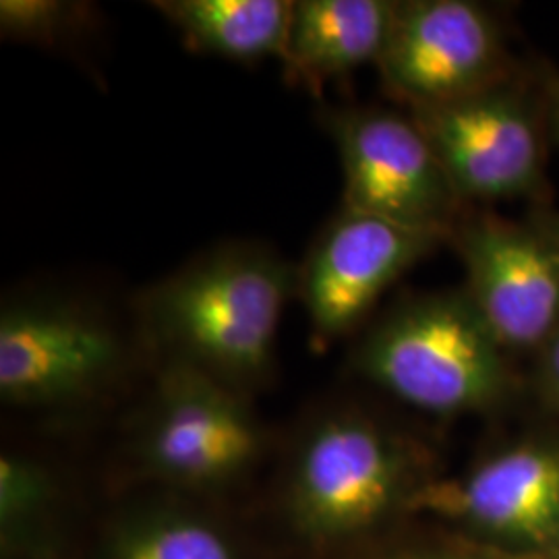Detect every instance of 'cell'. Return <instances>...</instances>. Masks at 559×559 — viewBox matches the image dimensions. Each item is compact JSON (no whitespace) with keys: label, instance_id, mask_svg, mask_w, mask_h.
Instances as JSON below:
<instances>
[{"label":"cell","instance_id":"12","mask_svg":"<svg viewBox=\"0 0 559 559\" xmlns=\"http://www.w3.org/2000/svg\"><path fill=\"white\" fill-rule=\"evenodd\" d=\"M399 0H295L282 69L288 83L320 92L328 81L378 64Z\"/></svg>","mask_w":559,"mask_h":559},{"label":"cell","instance_id":"15","mask_svg":"<svg viewBox=\"0 0 559 559\" xmlns=\"http://www.w3.org/2000/svg\"><path fill=\"white\" fill-rule=\"evenodd\" d=\"M119 559H230V551L210 528L177 522L135 537Z\"/></svg>","mask_w":559,"mask_h":559},{"label":"cell","instance_id":"6","mask_svg":"<svg viewBox=\"0 0 559 559\" xmlns=\"http://www.w3.org/2000/svg\"><path fill=\"white\" fill-rule=\"evenodd\" d=\"M464 290L510 355L537 357L559 332V255L531 222L471 207L450 242Z\"/></svg>","mask_w":559,"mask_h":559},{"label":"cell","instance_id":"9","mask_svg":"<svg viewBox=\"0 0 559 559\" xmlns=\"http://www.w3.org/2000/svg\"><path fill=\"white\" fill-rule=\"evenodd\" d=\"M417 456L376 420H321L300 448L295 496L307 522L328 535L357 533L406 493Z\"/></svg>","mask_w":559,"mask_h":559},{"label":"cell","instance_id":"18","mask_svg":"<svg viewBox=\"0 0 559 559\" xmlns=\"http://www.w3.org/2000/svg\"><path fill=\"white\" fill-rule=\"evenodd\" d=\"M528 222L539 230L540 235L547 239V242L556 249L559 255V212L551 210L549 205L543 207H533Z\"/></svg>","mask_w":559,"mask_h":559},{"label":"cell","instance_id":"2","mask_svg":"<svg viewBox=\"0 0 559 559\" xmlns=\"http://www.w3.org/2000/svg\"><path fill=\"white\" fill-rule=\"evenodd\" d=\"M365 378L423 413H485L514 392L512 357L464 288L400 297L355 350Z\"/></svg>","mask_w":559,"mask_h":559},{"label":"cell","instance_id":"1","mask_svg":"<svg viewBox=\"0 0 559 559\" xmlns=\"http://www.w3.org/2000/svg\"><path fill=\"white\" fill-rule=\"evenodd\" d=\"M293 295L297 265L255 242L224 245L152 286L141 299V321L179 353V362L247 380L272 362Z\"/></svg>","mask_w":559,"mask_h":559},{"label":"cell","instance_id":"14","mask_svg":"<svg viewBox=\"0 0 559 559\" xmlns=\"http://www.w3.org/2000/svg\"><path fill=\"white\" fill-rule=\"evenodd\" d=\"M94 7L67 0H2V40L59 48L96 25Z\"/></svg>","mask_w":559,"mask_h":559},{"label":"cell","instance_id":"7","mask_svg":"<svg viewBox=\"0 0 559 559\" xmlns=\"http://www.w3.org/2000/svg\"><path fill=\"white\" fill-rule=\"evenodd\" d=\"M411 506L464 524L510 554L558 558L559 436L512 441L459 479L420 487Z\"/></svg>","mask_w":559,"mask_h":559},{"label":"cell","instance_id":"8","mask_svg":"<svg viewBox=\"0 0 559 559\" xmlns=\"http://www.w3.org/2000/svg\"><path fill=\"white\" fill-rule=\"evenodd\" d=\"M450 240L342 205L297 265V297L320 346L350 336L385 290Z\"/></svg>","mask_w":559,"mask_h":559},{"label":"cell","instance_id":"16","mask_svg":"<svg viewBox=\"0 0 559 559\" xmlns=\"http://www.w3.org/2000/svg\"><path fill=\"white\" fill-rule=\"evenodd\" d=\"M535 388L539 399L559 415V332L535 357Z\"/></svg>","mask_w":559,"mask_h":559},{"label":"cell","instance_id":"3","mask_svg":"<svg viewBox=\"0 0 559 559\" xmlns=\"http://www.w3.org/2000/svg\"><path fill=\"white\" fill-rule=\"evenodd\" d=\"M411 115L468 207L516 200L549 205L551 138L539 69L522 67L514 78L473 96Z\"/></svg>","mask_w":559,"mask_h":559},{"label":"cell","instance_id":"19","mask_svg":"<svg viewBox=\"0 0 559 559\" xmlns=\"http://www.w3.org/2000/svg\"><path fill=\"white\" fill-rule=\"evenodd\" d=\"M556 559H559V554H558V558H556Z\"/></svg>","mask_w":559,"mask_h":559},{"label":"cell","instance_id":"11","mask_svg":"<svg viewBox=\"0 0 559 559\" xmlns=\"http://www.w3.org/2000/svg\"><path fill=\"white\" fill-rule=\"evenodd\" d=\"M258 445V429L239 400L200 369L175 365L145 440L154 466L180 479H218L245 466Z\"/></svg>","mask_w":559,"mask_h":559},{"label":"cell","instance_id":"17","mask_svg":"<svg viewBox=\"0 0 559 559\" xmlns=\"http://www.w3.org/2000/svg\"><path fill=\"white\" fill-rule=\"evenodd\" d=\"M539 85L549 138L559 145V69L539 67Z\"/></svg>","mask_w":559,"mask_h":559},{"label":"cell","instance_id":"5","mask_svg":"<svg viewBox=\"0 0 559 559\" xmlns=\"http://www.w3.org/2000/svg\"><path fill=\"white\" fill-rule=\"evenodd\" d=\"M376 67L408 112L462 100L522 69L500 17L473 0H400Z\"/></svg>","mask_w":559,"mask_h":559},{"label":"cell","instance_id":"10","mask_svg":"<svg viewBox=\"0 0 559 559\" xmlns=\"http://www.w3.org/2000/svg\"><path fill=\"white\" fill-rule=\"evenodd\" d=\"M110 321L55 299L11 300L0 311V390L13 402H52L87 392L120 362Z\"/></svg>","mask_w":559,"mask_h":559},{"label":"cell","instance_id":"4","mask_svg":"<svg viewBox=\"0 0 559 559\" xmlns=\"http://www.w3.org/2000/svg\"><path fill=\"white\" fill-rule=\"evenodd\" d=\"M321 124L338 150L342 205L450 240L471 207L411 112L338 106L321 112Z\"/></svg>","mask_w":559,"mask_h":559},{"label":"cell","instance_id":"13","mask_svg":"<svg viewBox=\"0 0 559 559\" xmlns=\"http://www.w3.org/2000/svg\"><path fill=\"white\" fill-rule=\"evenodd\" d=\"M152 7L193 52L282 62L295 0H158Z\"/></svg>","mask_w":559,"mask_h":559}]
</instances>
